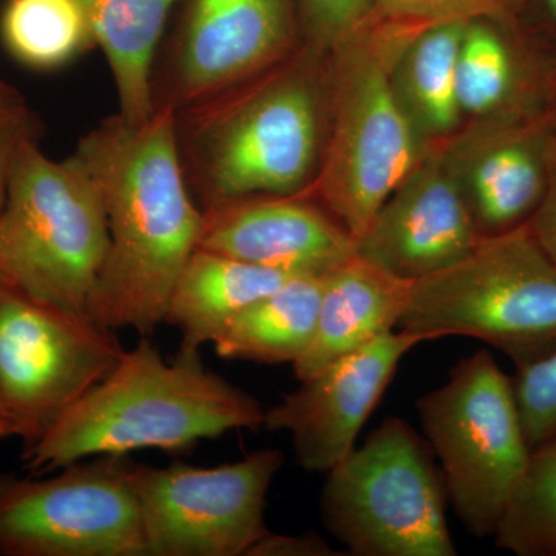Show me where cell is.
<instances>
[{"mask_svg": "<svg viewBox=\"0 0 556 556\" xmlns=\"http://www.w3.org/2000/svg\"><path fill=\"white\" fill-rule=\"evenodd\" d=\"M433 450L390 416L328 471L321 519L356 556H456Z\"/></svg>", "mask_w": 556, "mask_h": 556, "instance_id": "cell-7", "label": "cell"}, {"mask_svg": "<svg viewBox=\"0 0 556 556\" xmlns=\"http://www.w3.org/2000/svg\"><path fill=\"white\" fill-rule=\"evenodd\" d=\"M305 46L334 49L357 30L372 0H295Z\"/></svg>", "mask_w": 556, "mask_h": 556, "instance_id": "cell-26", "label": "cell"}, {"mask_svg": "<svg viewBox=\"0 0 556 556\" xmlns=\"http://www.w3.org/2000/svg\"><path fill=\"white\" fill-rule=\"evenodd\" d=\"M555 131L551 118L495 123L479 144L470 179L463 186L482 237L529 225L548 181V150Z\"/></svg>", "mask_w": 556, "mask_h": 556, "instance_id": "cell-16", "label": "cell"}, {"mask_svg": "<svg viewBox=\"0 0 556 556\" xmlns=\"http://www.w3.org/2000/svg\"><path fill=\"white\" fill-rule=\"evenodd\" d=\"M467 24L453 22L420 31L396 68L413 121L417 118L427 130L437 134L453 129L463 113L457 102L456 67Z\"/></svg>", "mask_w": 556, "mask_h": 556, "instance_id": "cell-22", "label": "cell"}, {"mask_svg": "<svg viewBox=\"0 0 556 556\" xmlns=\"http://www.w3.org/2000/svg\"><path fill=\"white\" fill-rule=\"evenodd\" d=\"M38 130L35 113L22 91L0 79V208L17 150L25 139L38 137Z\"/></svg>", "mask_w": 556, "mask_h": 556, "instance_id": "cell-27", "label": "cell"}, {"mask_svg": "<svg viewBox=\"0 0 556 556\" xmlns=\"http://www.w3.org/2000/svg\"><path fill=\"white\" fill-rule=\"evenodd\" d=\"M283 463L263 448L217 467L131 464L148 556H247L269 532L266 495Z\"/></svg>", "mask_w": 556, "mask_h": 556, "instance_id": "cell-11", "label": "cell"}, {"mask_svg": "<svg viewBox=\"0 0 556 556\" xmlns=\"http://www.w3.org/2000/svg\"><path fill=\"white\" fill-rule=\"evenodd\" d=\"M324 276H294L230 318L214 340L219 357L294 365L316 332Z\"/></svg>", "mask_w": 556, "mask_h": 556, "instance_id": "cell-20", "label": "cell"}, {"mask_svg": "<svg viewBox=\"0 0 556 556\" xmlns=\"http://www.w3.org/2000/svg\"><path fill=\"white\" fill-rule=\"evenodd\" d=\"M73 155L100 192L110 237L90 320L149 338L164 324L203 223L179 160L175 110L159 105L141 123L110 115L80 137Z\"/></svg>", "mask_w": 556, "mask_h": 556, "instance_id": "cell-1", "label": "cell"}, {"mask_svg": "<svg viewBox=\"0 0 556 556\" xmlns=\"http://www.w3.org/2000/svg\"><path fill=\"white\" fill-rule=\"evenodd\" d=\"M89 459L50 478L0 475V555L148 556L127 455Z\"/></svg>", "mask_w": 556, "mask_h": 556, "instance_id": "cell-10", "label": "cell"}, {"mask_svg": "<svg viewBox=\"0 0 556 556\" xmlns=\"http://www.w3.org/2000/svg\"><path fill=\"white\" fill-rule=\"evenodd\" d=\"M294 274L252 265L197 248L177 278L164 324L181 332L185 350L214 343L230 318L269 294Z\"/></svg>", "mask_w": 556, "mask_h": 556, "instance_id": "cell-18", "label": "cell"}, {"mask_svg": "<svg viewBox=\"0 0 556 556\" xmlns=\"http://www.w3.org/2000/svg\"><path fill=\"white\" fill-rule=\"evenodd\" d=\"M399 329L466 336L522 365L556 348V266L529 225L482 237L456 265L415 281Z\"/></svg>", "mask_w": 556, "mask_h": 556, "instance_id": "cell-6", "label": "cell"}, {"mask_svg": "<svg viewBox=\"0 0 556 556\" xmlns=\"http://www.w3.org/2000/svg\"><path fill=\"white\" fill-rule=\"evenodd\" d=\"M199 248L263 268L324 276L357 254L345 226L306 193L203 208Z\"/></svg>", "mask_w": 556, "mask_h": 556, "instance_id": "cell-15", "label": "cell"}, {"mask_svg": "<svg viewBox=\"0 0 556 556\" xmlns=\"http://www.w3.org/2000/svg\"><path fill=\"white\" fill-rule=\"evenodd\" d=\"M525 0H372L361 27H388L420 33L453 22L490 21L515 24Z\"/></svg>", "mask_w": 556, "mask_h": 556, "instance_id": "cell-24", "label": "cell"}, {"mask_svg": "<svg viewBox=\"0 0 556 556\" xmlns=\"http://www.w3.org/2000/svg\"><path fill=\"white\" fill-rule=\"evenodd\" d=\"M339 555L324 538L316 533L277 535L268 532L247 556H334Z\"/></svg>", "mask_w": 556, "mask_h": 556, "instance_id": "cell-29", "label": "cell"}, {"mask_svg": "<svg viewBox=\"0 0 556 556\" xmlns=\"http://www.w3.org/2000/svg\"><path fill=\"white\" fill-rule=\"evenodd\" d=\"M265 413L257 399L207 369L200 350L179 348L167 362L142 338L47 437L24 448L22 460L31 473H47L93 456L178 452L263 427Z\"/></svg>", "mask_w": 556, "mask_h": 556, "instance_id": "cell-3", "label": "cell"}, {"mask_svg": "<svg viewBox=\"0 0 556 556\" xmlns=\"http://www.w3.org/2000/svg\"><path fill=\"white\" fill-rule=\"evenodd\" d=\"M94 47L108 61L118 113L130 123L148 119L153 104V72L160 43L181 0H78Z\"/></svg>", "mask_w": 556, "mask_h": 556, "instance_id": "cell-19", "label": "cell"}, {"mask_svg": "<svg viewBox=\"0 0 556 556\" xmlns=\"http://www.w3.org/2000/svg\"><path fill=\"white\" fill-rule=\"evenodd\" d=\"M529 228L532 230L540 247L556 266V135L552 138L548 150V181L546 195L530 219Z\"/></svg>", "mask_w": 556, "mask_h": 556, "instance_id": "cell-28", "label": "cell"}, {"mask_svg": "<svg viewBox=\"0 0 556 556\" xmlns=\"http://www.w3.org/2000/svg\"><path fill=\"white\" fill-rule=\"evenodd\" d=\"M413 283L358 254L325 274L316 332L292 365L295 378H309L394 331L407 309Z\"/></svg>", "mask_w": 556, "mask_h": 556, "instance_id": "cell-17", "label": "cell"}, {"mask_svg": "<svg viewBox=\"0 0 556 556\" xmlns=\"http://www.w3.org/2000/svg\"><path fill=\"white\" fill-rule=\"evenodd\" d=\"M185 2L161 70L153 104L188 108L254 78L299 49L295 0Z\"/></svg>", "mask_w": 556, "mask_h": 556, "instance_id": "cell-12", "label": "cell"}, {"mask_svg": "<svg viewBox=\"0 0 556 556\" xmlns=\"http://www.w3.org/2000/svg\"><path fill=\"white\" fill-rule=\"evenodd\" d=\"M416 409L456 517L473 536L495 535L532 453L511 378L479 350Z\"/></svg>", "mask_w": 556, "mask_h": 556, "instance_id": "cell-8", "label": "cell"}, {"mask_svg": "<svg viewBox=\"0 0 556 556\" xmlns=\"http://www.w3.org/2000/svg\"><path fill=\"white\" fill-rule=\"evenodd\" d=\"M511 383L530 447L556 438V348L517 365Z\"/></svg>", "mask_w": 556, "mask_h": 556, "instance_id": "cell-25", "label": "cell"}, {"mask_svg": "<svg viewBox=\"0 0 556 556\" xmlns=\"http://www.w3.org/2000/svg\"><path fill=\"white\" fill-rule=\"evenodd\" d=\"M109 243L100 192L78 156L53 160L38 137L25 139L0 208V287L89 317Z\"/></svg>", "mask_w": 556, "mask_h": 556, "instance_id": "cell-5", "label": "cell"}, {"mask_svg": "<svg viewBox=\"0 0 556 556\" xmlns=\"http://www.w3.org/2000/svg\"><path fill=\"white\" fill-rule=\"evenodd\" d=\"M493 538L518 556H556V438L532 448Z\"/></svg>", "mask_w": 556, "mask_h": 556, "instance_id": "cell-23", "label": "cell"}, {"mask_svg": "<svg viewBox=\"0 0 556 556\" xmlns=\"http://www.w3.org/2000/svg\"><path fill=\"white\" fill-rule=\"evenodd\" d=\"M0 39L24 67L50 72L94 49L78 0H5Z\"/></svg>", "mask_w": 556, "mask_h": 556, "instance_id": "cell-21", "label": "cell"}, {"mask_svg": "<svg viewBox=\"0 0 556 556\" xmlns=\"http://www.w3.org/2000/svg\"><path fill=\"white\" fill-rule=\"evenodd\" d=\"M124 351L89 317L0 287V441L47 437Z\"/></svg>", "mask_w": 556, "mask_h": 556, "instance_id": "cell-9", "label": "cell"}, {"mask_svg": "<svg viewBox=\"0 0 556 556\" xmlns=\"http://www.w3.org/2000/svg\"><path fill=\"white\" fill-rule=\"evenodd\" d=\"M551 121H552V127H554V131L556 135V98H555V102H554V108H552Z\"/></svg>", "mask_w": 556, "mask_h": 556, "instance_id": "cell-31", "label": "cell"}, {"mask_svg": "<svg viewBox=\"0 0 556 556\" xmlns=\"http://www.w3.org/2000/svg\"><path fill=\"white\" fill-rule=\"evenodd\" d=\"M419 33L361 27L334 47L332 127L313 197L361 239L391 193L419 163L415 121L396 86L402 54Z\"/></svg>", "mask_w": 556, "mask_h": 556, "instance_id": "cell-4", "label": "cell"}, {"mask_svg": "<svg viewBox=\"0 0 556 556\" xmlns=\"http://www.w3.org/2000/svg\"><path fill=\"white\" fill-rule=\"evenodd\" d=\"M424 336L399 329L338 358L266 409L263 427L287 431L299 466L328 473L354 448L362 427L386 394L402 357Z\"/></svg>", "mask_w": 556, "mask_h": 556, "instance_id": "cell-13", "label": "cell"}, {"mask_svg": "<svg viewBox=\"0 0 556 556\" xmlns=\"http://www.w3.org/2000/svg\"><path fill=\"white\" fill-rule=\"evenodd\" d=\"M481 239L459 179L431 156L382 204L357 240V254L417 281L456 265Z\"/></svg>", "mask_w": 556, "mask_h": 556, "instance_id": "cell-14", "label": "cell"}, {"mask_svg": "<svg viewBox=\"0 0 556 556\" xmlns=\"http://www.w3.org/2000/svg\"><path fill=\"white\" fill-rule=\"evenodd\" d=\"M314 49L175 110L179 160L203 208L308 190L320 163Z\"/></svg>", "mask_w": 556, "mask_h": 556, "instance_id": "cell-2", "label": "cell"}, {"mask_svg": "<svg viewBox=\"0 0 556 556\" xmlns=\"http://www.w3.org/2000/svg\"><path fill=\"white\" fill-rule=\"evenodd\" d=\"M543 17L551 27L552 35L556 38V0H540Z\"/></svg>", "mask_w": 556, "mask_h": 556, "instance_id": "cell-30", "label": "cell"}]
</instances>
